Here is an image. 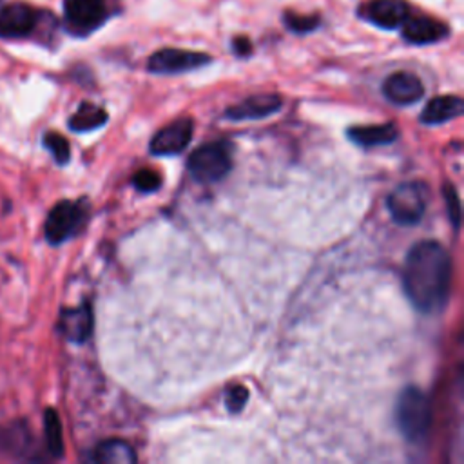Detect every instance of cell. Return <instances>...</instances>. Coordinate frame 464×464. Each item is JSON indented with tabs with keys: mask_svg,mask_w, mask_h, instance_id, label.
Instances as JSON below:
<instances>
[{
	"mask_svg": "<svg viewBox=\"0 0 464 464\" xmlns=\"http://www.w3.org/2000/svg\"><path fill=\"white\" fill-rule=\"evenodd\" d=\"M452 285V260L446 248L425 240L410 248L403 267V287L418 311L437 313L446 305Z\"/></svg>",
	"mask_w": 464,
	"mask_h": 464,
	"instance_id": "cell-1",
	"label": "cell"
},
{
	"mask_svg": "<svg viewBox=\"0 0 464 464\" xmlns=\"http://www.w3.org/2000/svg\"><path fill=\"white\" fill-rule=\"evenodd\" d=\"M395 421L406 441L421 443L427 439L434 421L430 397L418 387L404 388L397 399Z\"/></svg>",
	"mask_w": 464,
	"mask_h": 464,
	"instance_id": "cell-2",
	"label": "cell"
},
{
	"mask_svg": "<svg viewBox=\"0 0 464 464\" xmlns=\"http://www.w3.org/2000/svg\"><path fill=\"white\" fill-rule=\"evenodd\" d=\"M388 211L397 225H418L428 205V189L421 182H406L397 185L388 196Z\"/></svg>",
	"mask_w": 464,
	"mask_h": 464,
	"instance_id": "cell-3",
	"label": "cell"
},
{
	"mask_svg": "<svg viewBox=\"0 0 464 464\" xmlns=\"http://www.w3.org/2000/svg\"><path fill=\"white\" fill-rule=\"evenodd\" d=\"M232 167L231 151L225 143L215 142L201 145L191 152L187 169L189 175L199 183H216L224 180Z\"/></svg>",
	"mask_w": 464,
	"mask_h": 464,
	"instance_id": "cell-4",
	"label": "cell"
},
{
	"mask_svg": "<svg viewBox=\"0 0 464 464\" xmlns=\"http://www.w3.org/2000/svg\"><path fill=\"white\" fill-rule=\"evenodd\" d=\"M64 19L71 35L87 37L106 22L108 6L104 0H66Z\"/></svg>",
	"mask_w": 464,
	"mask_h": 464,
	"instance_id": "cell-5",
	"label": "cell"
},
{
	"mask_svg": "<svg viewBox=\"0 0 464 464\" xmlns=\"http://www.w3.org/2000/svg\"><path fill=\"white\" fill-rule=\"evenodd\" d=\"M85 220V209L77 201H61L49 213L45 222V240L51 245H61L73 238Z\"/></svg>",
	"mask_w": 464,
	"mask_h": 464,
	"instance_id": "cell-6",
	"label": "cell"
},
{
	"mask_svg": "<svg viewBox=\"0 0 464 464\" xmlns=\"http://www.w3.org/2000/svg\"><path fill=\"white\" fill-rule=\"evenodd\" d=\"M209 62L211 57L205 53H198V51L167 47L151 55L147 68L151 73H157V75H178L185 71H194Z\"/></svg>",
	"mask_w": 464,
	"mask_h": 464,
	"instance_id": "cell-7",
	"label": "cell"
},
{
	"mask_svg": "<svg viewBox=\"0 0 464 464\" xmlns=\"http://www.w3.org/2000/svg\"><path fill=\"white\" fill-rule=\"evenodd\" d=\"M192 131L194 124L191 118H180L166 126L151 140V152L154 157H175V154H180L191 143Z\"/></svg>",
	"mask_w": 464,
	"mask_h": 464,
	"instance_id": "cell-8",
	"label": "cell"
},
{
	"mask_svg": "<svg viewBox=\"0 0 464 464\" xmlns=\"http://www.w3.org/2000/svg\"><path fill=\"white\" fill-rule=\"evenodd\" d=\"M383 94L394 106H414L425 96V85L418 75L399 71L385 80Z\"/></svg>",
	"mask_w": 464,
	"mask_h": 464,
	"instance_id": "cell-9",
	"label": "cell"
},
{
	"mask_svg": "<svg viewBox=\"0 0 464 464\" xmlns=\"http://www.w3.org/2000/svg\"><path fill=\"white\" fill-rule=\"evenodd\" d=\"M38 24V13L22 3H13L0 8V37L3 38H24L35 31Z\"/></svg>",
	"mask_w": 464,
	"mask_h": 464,
	"instance_id": "cell-10",
	"label": "cell"
},
{
	"mask_svg": "<svg viewBox=\"0 0 464 464\" xmlns=\"http://www.w3.org/2000/svg\"><path fill=\"white\" fill-rule=\"evenodd\" d=\"M281 98L274 93L267 94H252L245 100H241L240 104L229 108L225 111V118L232 122H243V120H260L267 118L281 110Z\"/></svg>",
	"mask_w": 464,
	"mask_h": 464,
	"instance_id": "cell-11",
	"label": "cell"
},
{
	"mask_svg": "<svg viewBox=\"0 0 464 464\" xmlns=\"http://www.w3.org/2000/svg\"><path fill=\"white\" fill-rule=\"evenodd\" d=\"M93 325H94L93 308L87 303L77 308H66V311H62L59 322V329L62 336L73 343H85L91 338Z\"/></svg>",
	"mask_w": 464,
	"mask_h": 464,
	"instance_id": "cell-12",
	"label": "cell"
},
{
	"mask_svg": "<svg viewBox=\"0 0 464 464\" xmlns=\"http://www.w3.org/2000/svg\"><path fill=\"white\" fill-rule=\"evenodd\" d=\"M408 4L403 0H372L363 10V17L383 29H395L408 19Z\"/></svg>",
	"mask_w": 464,
	"mask_h": 464,
	"instance_id": "cell-13",
	"label": "cell"
},
{
	"mask_svg": "<svg viewBox=\"0 0 464 464\" xmlns=\"http://www.w3.org/2000/svg\"><path fill=\"white\" fill-rule=\"evenodd\" d=\"M448 35V26L441 20L428 17H414L403 22V37L406 42L416 45L436 44Z\"/></svg>",
	"mask_w": 464,
	"mask_h": 464,
	"instance_id": "cell-14",
	"label": "cell"
},
{
	"mask_svg": "<svg viewBox=\"0 0 464 464\" xmlns=\"http://www.w3.org/2000/svg\"><path fill=\"white\" fill-rule=\"evenodd\" d=\"M462 111H464V104L459 96L443 94V96H436L428 102L419 120L425 126H441V124H446V122L460 117Z\"/></svg>",
	"mask_w": 464,
	"mask_h": 464,
	"instance_id": "cell-15",
	"label": "cell"
},
{
	"mask_svg": "<svg viewBox=\"0 0 464 464\" xmlns=\"http://www.w3.org/2000/svg\"><path fill=\"white\" fill-rule=\"evenodd\" d=\"M348 138L359 145V147H378V145H387L397 140L399 131L394 124H379V126H359L348 129Z\"/></svg>",
	"mask_w": 464,
	"mask_h": 464,
	"instance_id": "cell-16",
	"label": "cell"
},
{
	"mask_svg": "<svg viewBox=\"0 0 464 464\" xmlns=\"http://www.w3.org/2000/svg\"><path fill=\"white\" fill-rule=\"evenodd\" d=\"M93 460L100 464H134L138 457L129 443L122 439H108L93 450Z\"/></svg>",
	"mask_w": 464,
	"mask_h": 464,
	"instance_id": "cell-17",
	"label": "cell"
},
{
	"mask_svg": "<svg viewBox=\"0 0 464 464\" xmlns=\"http://www.w3.org/2000/svg\"><path fill=\"white\" fill-rule=\"evenodd\" d=\"M106 122H108V113L104 110L94 104H89V102H84V104L77 110V113L71 117L69 129L75 133H89L102 126H106Z\"/></svg>",
	"mask_w": 464,
	"mask_h": 464,
	"instance_id": "cell-18",
	"label": "cell"
},
{
	"mask_svg": "<svg viewBox=\"0 0 464 464\" xmlns=\"http://www.w3.org/2000/svg\"><path fill=\"white\" fill-rule=\"evenodd\" d=\"M44 434L47 452L53 457L64 455V436H62V423L57 411L53 408H47L44 414Z\"/></svg>",
	"mask_w": 464,
	"mask_h": 464,
	"instance_id": "cell-19",
	"label": "cell"
},
{
	"mask_svg": "<svg viewBox=\"0 0 464 464\" xmlns=\"http://www.w3.org/2000/svg\"><path fill=\"white\" fill-rule=\"evenodd\" d=\"M29 441L28 432H24V425H13L0 434V450L3 452H24L26 443Z\"/></svg>",
	"mask_w": 464,
	"mask_h": 464,
	"instance_id": "cell-20",
	"label": "cell"
},
{
	"mask_svg": "<svg viewBox=\"0 0 464 464\" xmlns=\"http://www.w3.org/2000/svg\"><path fill=\"white\" fill-rule=\"evenodd\" d=\"M44 145L45 149L53 154V159L57 160V164L66 166L69 162L71 157V149H69V142L59 134V133H47L44 136Z\"/></svg>",
	"mask_w": 464,
	"mask_h": 464,
	"instance_id": "cell-21",
	"label": "cell"
},
{
	"mask_svg": "<svg viewBox=\"0 0 464 464\" xmlns=\"http://www.w3.org/2000/svg\"><path fill=\"white\" fill-rule=\"evenodd\" d=\"M285 24L294 33H311L320 26V19L313 15H297V13H285Z\"/></svg>",
	"mask_w": 464,
	"mask_h": 464,
	"instance_id": "cell-22",
	"label": "cell"
},
{
	"mask_svg": "<svg viewBox=\"0 0 464 464\" xmlns=\"http://www.w3.org/2000/svg\"><path fill=\"white\" fill-rule=\"evenodd\" d=\"M133 185L140 191V192H154L160 185H162V178L157 171L151 169H140L134 178H133Z\"/></svg>",
	"mask_w": 464,
	"mask_h": 464,
	"instance_id": "cell-23",
	"label": "cell"
},
{
	"mask_svg": "<svg viewBox=\"0 0 464 464\" xmlns=\"http://www.w3.org/2000/svg\"><path fill=\"white\" fill-rule=\"evenodd\" d=\"M444 201H446V211L448 218L453 224L455 229L460 225V198L453 185H444Z\"/></svg>",
	"mask_w": 464,
	"mask_h": 464,
	"instance_id": "cell-24",
	"label": "cell"
},
{
	"mask_svg": "<svg viewBox=\"0 0 464 464\" xmlns=\"http://www.w3.org/2000/svg\"><path fill=\"white\" fill-rule=\"evenodd\" d=\"M247 399H248V390L241 385L229 387V390L225 394V404L232 414H238V411L243 410V406L247 404Z\"/></svg>",
	"mask_w": 464,
	"mask_h": 464,
	"instance_id": "cell-25",
	"label": "cell"
},
{
	"mask_svg": "<svg viewBox=\"0 0 464 464\" xmlns=\"http://www.w3.org/2000/svg\"><path fill=\"white\" fill-rule=\"evenodd\" d=\"M232 49H234V53H236L238 57H247V55H250L252 44H250L248 38L238 37V38L232 42Z\"/></svg>",
	"mask_w": 464,
	"mask_h": 464,
	"instance_id": "cell-26",
	"label": "cell"
},
{
	"mask_svg": "<svg viewBox=\"0 0 464 464\" xmlns=\"http://www.w3.org/2000/svg\"><path fill=\"white\" fill-rule=\"evenodd\" d=\"M0 4H3V0H0Z\"/></svg>",
	"mask_w": 464,
	"mask_h": 464,
	"instance_id": "cell-27",
	"label": "cell"
}]
</instances>
